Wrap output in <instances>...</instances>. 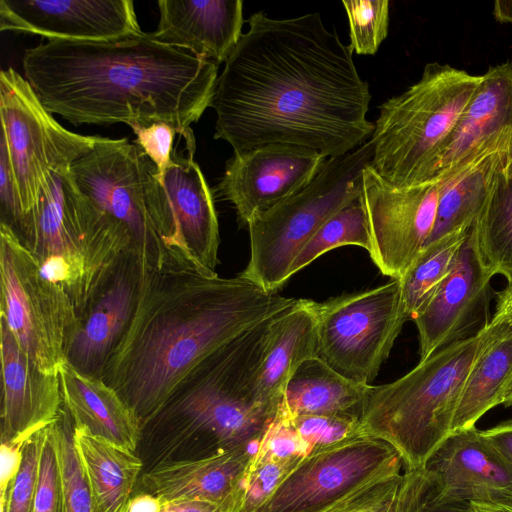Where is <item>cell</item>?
<instances>
[{
	"mask_svg": "<svg viewBox=\"0 0 512 512\" xmlns=\"http://www.w3.org/2000/svg\"><path fill=\"white\" fill-rule=\"evenodd\" d=\"M474 228L485 265L512 284V159L498 172Z\"/></svg>",
	"mask_w": 512,
	"mask_h": 512,
	"instance_id": "31",
	"label": "cell"
},
{
	"mask_svg": "<svg viewBox=\"0 0 512 512\" xmlns=\"http://www.w3.org/2000/svg\"><path fill=\"white\" fill-rule=\"evenodd\" d=\"M156 40L188 49L218 65L242 36L241 0H160Z\"/></svg>",
	"mask_w": 512,
	"mask_h": 512,
	"instance_id": "24",
	"label": "cell"
},
{
	"mask_svg": "<svg viewBox=\"0 0 512 512\" xmlns=\"http://www.w3.org/2000/svg\"><path fill=\"white\" fill-rule=\"evenodd\" d=\"M482 75L426 64L420 79L379 106L371 167L396 188L432 182L439 157Z\"/></svg>",
	"mask_w": 512,
	"mask_h": 512,
	"instance_id": "7",
	"label": "cell"
},
{
	"mask_svg": "<svg viewBox=\"0 0 512 512\" xmlns=\"http://www.w3.org/2000/svg\"><path fill=\"white\" fill-rule=\"evenodd\" d=\"M439 190L440 182L396 188L371 165L364 170L361 197L370 231L368 253L384 275L400 279L424 249L434 226Z\"/></svg>",
	"mask_w": 512,
	"mask_h": 512,
	"instance_id": "14",
	"label": "cell"
},
{
	"mask_svg": "<svg viewBox=\"0 0 512 512\" xmlns=\"http://www.w3.org/2000/svg\"><path fill=\"white\" fill-rule=\"evenodd\" d=\"M0 224L10 227L16 234L24 219V211L5 141L0 137Z\"/></svg>",
	"mask_w": 512,
	"mask_h": 512,
	"instance_id": "43",
	"label": "cell"
},
{
	"mask_svg": "<svg viewBox=\"0 0 512 512\" xmlns=\"http://www.w3.org/2000/svg\"><path fill=\"white\" fill-rule=\"evenodd\" d=\"M503 405L506 406V407H509V406H512V378L509 382V385L507 387V390H506V393H505V397H504V401H503Z\"/></svg>",
	"mask_w": 512,
	"mask_h": 512,
	"instance_id": "52",
	"label": "cell"
},
{
	"mask_svg": "<svg viewBox=\"0 0 512 512\" xmlns=\"http://www.w3.org/2000/svg\"><path fill=\"white\" fill-rule=\"evenodd\" d=\"M63 405L75 427L133 452L142 437L141 423L119 394L102 379L65 361L59 369Z\"/></svg>",
	"mask_w": 512,
	"mask_h": 512,
	"instance_id": "26",
	"label": "cell"
},
{
	"mask_svg": "<svg viewBox=\"0 0 512 512\" xmlns=\"http://www.w3.org/2000/svg\"><path fill=\"white\" fill-rule=\"evenodd\" d=\"M347 245L371 249L370 231L361 193L336 211L318 229L295 259L290 277L322 254Z\"/></svg>",
	"mask_w": 512,
	"mask_h": 512,
	"instance_id": "33",
	"label": "cell"
},
{
	"mask_svg": "<svg viewBox=\"0 0 512 512\" xmlns=\"http://www.w3.org/2000/svg\"><path fill=\"white\" fill-rule=\"evenodd\" d=\"M499 508L502 512H512V500L501 501L496 503H491Z\"/></svg>",
	"mask_w": 512,
	"mask_h": 512,
	"instance_id": "51",
	"label": "cell"
},
{
	"mask_svg": "<svg viewBox=\"0 0 512 512\" xmlns=\"http://www.w3.org/2000/svg\"><path fill=\"white\" fill-rule=\"evenodd\" d=\"M493 318L495 328L467 376L452 433L475 427L486 412L503 404L512 378V322L497 313Z\"/></svg>",
	"mask_w": 512,
	"mask_h": 512,
	"instance_id": "28",
	"label": "cell"
},
{
	"mask_svg": "<svg viewBox=\"0 0 512 512\" xmlns=\"http://www.w3.org/2000/svg\"><path fill=\"white\" fill-rule=\"evenodd\" d=\"M1 442L26 441L63 408L59 373L43 371L0 319Z\"/></svg>",
	"mask_w": 512,
	"mask_h": 512,
	"instance_id": "22",
	"label": "cell"
},
{
	"mask_svg": "<svg viewBox=\"0 0 512 512\" xmlns=\"http://www.w3.org/2000/svg\"><path fill=\"white\" fill-rule=\"evenodd\" d=\"M26 441L1 442L0 496L6 492L20 469Z\"/></svg>",
	"mask_w": 512,
	"mask_h": 512,
	"instance_id": "44",
	"label": "cell"
},
{
	"mask_svg": "<svg viewBox=\"0 0 512 512\" xmlns=\"http://www.w3.org/2000/svg\"><path fill=\"white\" fill-rule=\"evenodd\" d=\"M51 426L60 464L66 512H97L74 444V425L64 405Z\"/></svg>",
	"mask_w": 512,
	"mask_h": 512,
	"instance_id": "34",
	"label": "cell"
},
{
	"mask_svg": "<svg viewBox=\"0 0 512 512\" xmlns=\"http://www.w3.org/2000/svg\"><path fill=\"white\" fill-rule=\"evenodd\" d=\"M512 149V61L491 66L463 111L436 166L432 182L448 179L470 162Z\"/></svg>",
	"mask_w": 512,
	"mask_h": 512,
	"instance_id": "21",
	"label": "cell"
},
{
	"mask_svg": "<svg viewBox=\"0 0 512 512\" xmlns=\"http://www.w3.org/2000/svg\"><path fill=\"white\" fill-rule=\"evenodd\" d=\"M511 159L512 149L497 151L470 162L440 181L436 218L425 246L474 226L498 172Z\"/></svg>",
	"mask_w": 512,
	"mask_h": 512,
	"instance_id": "29",
	"label": "cell"
},
{
	"mask_svg": "<svg viewBox=\"0 0 512 512\" xmlns=\"http://www.w3.org/2000/svg\"><path fill=\"white\" fill-rule=\"evenodd\" d=\"M162 512H233L230 508L199 500L162 501Z\"/></svg>",
	"mask_w": 512,
	"mask_h": 512,
	"instance_id": "46",
	"label": "cell"
},
{
	"mask_svg": "<svg viewBox=\"0 0 512 512\" xmlns=\"http://www.w3.org/2000/svg\"><path fill=\"white\" fill-rule=\"evenodd\" d=\"M372 154L367 140L349 153L328 158L307 186L255 214L247 224L250 257L240 275L268 292H277L318 229L361 193L363 172L371 165Z\"/></svg>",
	"mask_w": 512,
	"mask_h": 512,
	"instance_id": "8",
	"label": "cell"
},
{
	"mask_svg": "<svg viewBox=\"0 0 512 512\" xmlns=\"http://www.w3.org/2000/svg\"><path fill=\"white\" fill-rule=\"evenodd\" d=\"M319 357L348 379L370 385L404 323L400 279L316 302Z\"/></svg>",
	"mask_w": 512,
	"mask_h": 512,
	"instance_id": "11",
	"label": "cell"
},
{
	"mask_svg": "<svg viewBox=\"0 0 512 512\" xmlns=\"http://www.w3.org/2000/svg\"><path fill=\"white\" fill-rule=\"evenodd\" d=\"M146 268L137 251L129 249L77 317L66 352L75 369L102 379L133 318Z\"/></svg>",
	"mask_w": 512,
	"mask_h": 512,
	"instance_id": "18",
	"label": "cell"
},
{
	"mask_svg": "<svg viewBox=\"0 0 512 512\" xmlns=\"http://www.w3.org/2000/svg\"><path fill=\"white\" fill-rule=\"evenodd\" d=\"M402 467L389 443L357 434L311 451L254 512H320L376 476Z\"/></svg>",
	"mask_w": 512,
	"mask_h": 512,
	"instance_id": "13",
	"label": "cell"
},
{
	"mask_svg": "<svg viewBox=\"0 0 512 512\" xmlns=\"http://www.w3.org/2000/svg\"><path fill=\"white\" fill-rule=\"evenodd\" d=\"M480 432L482 437L512 469V420L502 422Z\"/></svg>",
	"mask_w": 512,
	"mask_h": 512,
	"instance_id": "45",
	"label": "cell"
},
{
	"mask_svg": "<svg viewBox=\"0 0 512 512\" xmlns=\"http://www.w3.org/2000/svg\"><path fill=\"white\" fill-rule=\"evenodd\" d=\"M469 231L448 235L425 246L400 278L409 320L413 319L420 307L449 274Z\"/></svg>",
	"mask_w": 512,
	"mask_h": 512,
	"instance_id": "32",
	"label": "cell"
},
{
	"mask_svg": "<svg viewBox=\"0 0 512 512\" xmlns=\"http://www.w3.org/2000/svg\"><path fill=\"white\" fill-rule=\"evenodd\" d=\"M318 356L316 302L297 299L271 320L256 382L258 402L277 415L289 378L304 361Z\"/></svg>",
	"mask_w": 512,
	"mask_h": 512,
	"instance_id": "25",
	"label": "cell"
},
{
	"mask_svg": "<svg viewBox=\"0 0 512 512\" xmlns=\"http://www.w3.org/2000/svg\"><path fill=\"white\" fill-rule=\"evenodd\" d=\"M0 319L45 372L59 373L77 321L69 296L44 278L17 234L0 224Z\"/></svg>",
	"mask_w": 512,
	"mask_h": 512,
	"instance_id": "10",
	"label": "cell"
},
{
	"mask_svg": "<svg viewBox=\"0 0 512 512\" xmlns=\"http://www.w3.org/2000/svg\"><path fill=\"white\" fill-rule=\"evenodd\" d=\"M296 301L240 274L222 278L182 264L147 267L133 318L102 380L143 429L199 362Z\"/></svg>",
	"mask_w": 512,
	"mask_h": 512,
	"instance_id": "2",
	"label": "cell"
},
{
	"mask_svg": "<svg viewBox=\"0 0 512 512\" xmlns=\"http://www.w3.org/2000/svg\"><path fill=\"white\" fill-rule=\"evenodd\" d=\"M42 429L25 442L20 469L6 492L0 496L1 512H34Z\"/></svg>",
	"mask_w": 512,
	"mask_h": 512,
	"instance_id": "37",
	"label": "cell"
},
{
	"mask_svg": "<svg viewBox=\"0 0 512 512\" xmlns=\"http://www.w3.org/2000/svg\"><path fill=\"white\" fill-rule=\"evenodd\" d=\"M51 423L42 429L34 512H66L60 464Z\"/></svg>",
	"mask_w": 512,
	"mask_h": 512,
	"instance_id": "39",
	"label": "cell"
},
{
	"mask_svg": "<svg viewBox=\"0 0 512 512\" xmlns=\"http://www.w3.org/2000/svg\"><path fill=\"white\" fill-rule=\"evenodd\" d=\"M163 502L146 491L130 498L122 512H162Z\"/></svg>",
	"mask_w": 512,
	"mask_h": 512,
	"instance_id": "47",
	"label": "cell"
},
{
	"mask_svg": "<svg viewBox=\"0 0 512 512\" xmlns=\"http://www.w3.org/2000/svg\"><path fill=\"white\" fill-rule=\"evenodd\" d=\"M493 276L481 257L473 226L449 274L412 319L419 334L420 361L489 322Z\"/></svg>",
	"mask_w": 512,
	"mask_h": 512,
	"instance_id": "15",
	"label": "cell"
},
{
	"mask_svg": "<svg viewBox=\"0 0 512 512\" xmlns=\"http://www.w3.org/2000/svg\"><path fill=\"white\" fill-rule=\"evenodd\" d=\"M74 444L97 512H122L143 468L135 452L75 427Z\"/></svg>",
	"mask_w": 512,
	"mask_h": 512,
	"instance_id": "30",
	"label": "cell"
},
{
	"mask_svg": "<svg viewBox=\"0 0 512 512\" xmlns=\"http://www.w3.org/2000/svg\"><path fill=\"white\" fill-rule=\"evenodd\" d=\"M247 22L216 82L215 139L234 154L284 144L331 158L371 137L368 83L351 45L319 13L274 19L259 11Z\"/></svg>",
	"mask_w": 512,
	"mask_h": 512,
	"instance_id": "1",
	"label": "cell"
},
{
	"mask_svg": "<svg viewBox=\"0 0 512 512\" xmlns=\"http://www.w3.org/2000/svg\"><path fill=\"white\" fill-rule=\"evenodd\" d=\"M290 418V417H289ZM308 452L362 434L360 419L340 415H299L290 418ZM308 453V454H309Z\"/></svg>",
	"mask_w": 512,
	"mask_h": 512,
	"instance_id": "40",
	"label": "cell"
},
{
	"mask_svg": "<svg viewBox=\"0 0 512 512\" xmlns=\"http://www.w3.org/2000/svg\"><path fill=\"white\" fill-rule=\"evenodd\" d=\"M70 172L78 188L126 228L146 267L173 264L163 246L169 202L157 167L135 141L100 136Z\"/></svg>",
	"mask_w": 512,
	"mask_h": 512,
	"instance_id": "9",
	"label": "cell"
},
{
	"mask_svg": "<svg viewBox=\"0 0 512 512\" xmlns=\"http://www.w3.org/2000/svg\"><path fill=\"white\" fill-rule=\"evenodd\" d=\"M353 51L373 55L388 35V0H344Z\"/></svg>",
	"mask_w": 512,
	"mask_h": 512,
	"instance_id": "35",
	"label": "cell"
},
{
	"mask_svg": "<svg viewBox=\"0 0 512 512\" xmlns=\"http://www.w3.org/2000/svg\"><path fill=\"white\" fill-rule=\"evenodd\" d=\"M400 470L376 476L320 512H399Z\"/></svg>",
	"mask_w": 512,
	"mask_h": 512,
	"instance_id": "36",
	"label": "cell"
},
{
	"mask_svg": "<svg viewBox=\"0 0 512 512\" xmlns=\"http://www.w3.org/2000/svg\"><path fill=\"white\" fill-rule=\"evenodd\" d=\"M497 314L512 322V284H509L498 294Z\"/></svg>",
	"mask_w": 512,
	"mask_h": 512,
	"instance_id": "48",
	"label": "cell"
},
{
	"mask_svg": "<svg viewBox=\"0 0 512 512\" xmlns=\"http://www.w3.org/2000/svg\"><path fill=\"white\" fill-rule=\"evenodd\" d=\"M492 14L496 21L512 24V0L495 1Z\"/></svg>",
	"mask_w": 512,
	"mask_h": 512,
	"instance_id": "49",
	"label": "cell"
},
{
	"mask_svg": "<svg viewBox=\"0 0 512 512\" xmlns=\"http://www.w3.org/2000/svg\"><path fill=\"white\" fill-rule=\"evenodd\" d=\"M22 68L42 105L74 124L149 125L185 131L211 105L218 64L151 33L52 39L24 52Z\"/></svg>",
	"mask_w": 512,
	"mask_h": 512,
	"instance_id": "3",
	"label": "cell"
},
{
	"mask_svg": "<svg viewBox=\"0 0 512 512\" xmlns=\"http://www.w3.org/2000/svg\"><path fill=\"white\" fill-rule=\"evenodd\" d=\"M422 469L440 500H512V469L476 427L451 433Z\"/></svg>",
	"mask_w": 512,
	"mask_h": 512,
	"instance_id": "20",
	"label": "cell"
},
{
	"mask_svg": "<svg viewBox=\"0 0 512 512\" xmlns=\"http://www.w3.org/2000/svg\"><path fill=\"white\" fill-rule=\"evenodd\" d=\"M260 441L209 456L160 463L141 476L145 491L162 501L199 500L240 512L253 456Z\"/></svg>",
	"mask_w": 512,
	"mask_h": 512,
	"instance_id": "23",
	"label": "cell"
},
{
	"mask_svg": "<svg viewBox=\"0 0 512 512\" xmlns=\"http://www.w3.org/2000/svg\"><path fill=\"white\" fill-rule=\"evenodd\" d=\"M272 318L199 362L142 430L205 437L217 444L218 451L260 441L277 416L258 402L256 394Z\"/></svg>",
	"mask_w": 512,
	"mask_h": 512,
	"instance_id": "5",
	"label": "cell"
},
{
	"mask_svg": "<svg viewBox=\"0 0 512 512\" xmlns=\"http://www.w3.org/2000/svg\"><path fill=\"white\" fill-rule=\"evenodd\" d=\"M136 135V143L157 167L160 179L171 160L176 135L186 133L166 122H154L149 125L134 124L130 126Z\"/></svg>",
	"mask_w": 512,
	"mask_h": 512,
	"instance_id": "42",
	"label": "cell"
},
{
	"mask_svg": "<svg viewBox=\"0 0 512 512\" xmlns=\"http://www.w3.org/2000/svg\"><path fill=\"white\" fill-rule=\"evenodd\" d=\"M496 325L436 351L401 378L369 386L360 432L389 443L405 471L417 470L452 433L465 381Z\"/></svg>",
	"mask_w": 512,
	"mask_h": 512,
	"instance_id": "6",
	"label": "cell"
},
{
	"mask_svg": "<svg viewBox=\"0 0 512 512\" xmlns=\"http://www.w3.org/2000/svg\"><path fill=\"white\" fill-rule=\"evenodd\" d=\"M303 458L271 459L253 456L240 512L256 511Z\"/></svg>",
	"mask_w": 512,
	"mask_h": 512,
	"instance_id": "38",
	"label": "cell"
},
{
	"mask_svg": "<svg viewBox=\"0 0 512 512\" xmlns=\"http://www.w3.org/2000/svg\"><path fill=\"white\" fill-rule=\"evenodd\" d=\"M0 116V137L7 147L25 215L36 203L50 172L71 166L100 139L64 128L13 68L0 72Z\"/></svg>",
	"mask_w": 512,
	"mask_h": 512,
	"instance_id": "12",
	"label": "cell"
},
{
	"mask_svg": "<svg viewBox=\"0 0 512 512\" xmlns=\"http://www.w3.org/2000/svg\"><path fill=\"white\" fill-rule=\"evenodd\" d=\"M399 512H474V509L471 502L440 500L421 468L403 474Z\"/></svg>",
	"mask_w": 512,
	"mask_h": 512,
	"instance_id": "41",
	"label": "cell"
},
{
	"mask_svg": "<svg viewBox=\"0 0 512 512\" xmlns=\"http://www.w3.org/2000/svg\"><path fill=\"white\" fill-rule=\"evenodd\" d=\"M195 146L177 151L159 179L169 202V226L164 249L174 264L216 273L220 244L212 191L193 160Z\"/></svg>",
	"mask_w": 512,
	"mask_h": 512,
	"instance_id": "16",
	"label": "cell"
},
{
	"mask_svg": "<svg viewBox=\"0 0 512 512\" xmlns=\"http://www.w3.org/2000/svg\"><path fill=\"white\" fill-rule=\"evenodd\" d=\"M328 158L298 146L272 144L233 154L216 191L235 208L247 225L266 211L307 186Z\"/></svg>",
	"mask_w": 512,
	"mask_h": 512,
	"instance_id": "17",
	"label": "cell"
},
{
	"mask_svg": "<svg viewBox=\"0 0 512 512\" xmlns=\"http://www.w3.org/2000/svg\"><path fill=\"white\" fill-rule=\"evenodd\" d=\"M17 236L42 276L69 296L77 317L133 249L126 228L78 188L70 166L50 172Z\"/></svg>",
	"mask_w": 512,
	"mask_h": 512,
	"instance_id": "4",
	"label": "cell"
},
{
	"mask_svg": "<svg viewBox=\"0 0 512 512\" xmlns=\"http://www.w3.org/2000/svg\"><path fill=\"white\" fill-rule=\"evenodd\" d=\"M0 30L80 41L142 32L131 0H1Z\"/></svg>",
	"mask_w": 512,
	"mask_h": 512,
	"instance_id": "19",
	"label": "cell"
},
{
	"mask_svg": "<svg viewBox=\"0 0 512 512\" xmlns=\"http://www.w3.org/2000/svg\"><path fill=\"white\" fill-rule=\"evenodd\" d=\"M370 385L348 379L319 356L304 361L289 378L282 411L299 415H340L360 419Z\"/></svg>",
	"mask_w": 512,
	"mask_h": 512,
	"instance_id": "27",
	"label": "cell"
},
{
	"mask_svg": "<svg viewBox=\"0 0 512 512\" xmlns=\"http://www.w3.org/2000/svg\"><path fill=\"white\" fill-rule=\"evenodd\" d=\"M474 512H502L499 508L491 503L471 502Z\"/></svg>",
	"mask_w": 512,
	"mask_h": 512,
	"instance_id": "50",
	"label": "cell"
}]
</instances>
